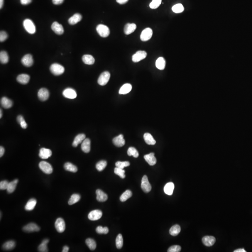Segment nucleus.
Instances as JSON below:
<instances>
[{"label": "nucleus", "mask_w": 252, "mask_h": 252, "mask_svg": "<svg viewBox=\"0 0 252 252\" xmlns=\"http://www.w3.org/2000/svg\"><path fill=\"white\" fill-rule=\"evenodd\" d=\"M23 25L24 29L28 33H30L31 34H33L35 33L36 29H35V25L32 22V21L29 19H25L23 21Z\"/></svg>", "instance_id": "nucleus-1"}, {"label": "nucleus", "mask_w": 252, "mask_h": 252, "mask_svg": "<svg viewBox=\"0 0 252 252\" xmlns=\"http://www.w3.org/2000/svg\"><path fill=\"white\" fill-rule=\"evenodd\" d=\"M50 71L54 75H60L65 72V68L60 64L55 63L51 65L50 67Z\"/></svg>", "instance_id": "nucleus-2"}, {"label": "nucleus", "mask_w": 252, "mask_h": 252, "mask_svg": "<svg viewBox=\"0 0 252 252\" xmlns=\"http://www.w3.org/2000/svg\"><path fill=\"white\" fill-rule=\"evenodd\" d=\"M97 32L101 37L106 38L110 34V30L109 27L104 24H99L96 28Z\"/></svg>", "instance_id": "nucleus-3"}, {"label": "nucleus", "mask_w": 252, "mask_h": 252, "mask_svg": "<svg viewBox=\"0 0 252 252\" xmlns=\"http://www.w3.org/2000/svg\"><path fill=\"white\" fill-rule=\"evenodd\" d=\"M39 168L43 172L47 174H50L53 173V168L49 163L45 161H42L39 164Z\"/></svg>", "instance_id": "nucleus-4"}, {"label": "nucleus", "mask_w": 252, "mask_h": 252, "mask_svg": "<svg viewBox=\"0 0 252 252\" xmlns=\"http://www.w3.org/2000/svg\"><path fill=\"white\" fill-rule=\"evenodd\" d=\"M110 78V74L109 72H104L99 76L98 83L101 86H105L109 82Z\"/></svg>", "instance_id": "nucleus-5"}, {"label": "nucleus", "mask_w": 252, "mask_h": 252, "mask_svg": "<svg viewBox=\"0 0 252 252\" xmlns=\"http://www.w3.org/2000/svg\"><path fill=\"white\" fill-rule=\"evenodd\" d=\"M141 188L144 192L148 193L150 192L151 185L148 181V178L147 176L144 175L141 180Z\"/></svg>", "instance_id": "nucleus-6"}, {"label": "nucleus", "mask_w": 252, "mask_h": 252, "mask_svg": "<svg viewBox=\"0 0 252 252\" xmlns=\"http://www.w3.org/2000/svg\"><path fill=\"white\" fill-rule=\"evenodd\" d=\"M153 35V31L150 28H147L141 32L140 38L141 41H147L150 40Z\"/></svg>", "instance_id": "nucleus-7"}, {"label": "nucleus", "mask_w": 252, "mask_h": 252, "mask_svg": "<svg viewBox=\"0 0 252 252\" xmlns=\"http://www.w3.org/2000/svg\"><path fill=\"white\" fill-rule=\"evenodd\" d=\"M55 226L56 230L58 233H63L65 230V222L62 218H59L56 220Z\"/></svg>", "instance_id": "nucleus-8"}, {"label": "nucleus", "mask_w": 252, "mask_h": 252, "mask_svg": "<svg viewBox=\"0 0 252 252\" xmlns=\"http://www.w3.org/2000/svg\"><path fill=\"white\" fill-rule=\"evenodd\" d=\"M147 55V54L146 51L139 50L133 55L132 61L135 63H137L146 58Z\"/></svg>", "instance_id": "nucleus-9"}, {"label": "nucleus", "mask_w": 252, "mask_h": 252, "mask_svg": "<svg viewBox=\"0 0 252 252\" xmlns=\"http://www.w3.org/2000/svg\"><path fill=\"white\" fill-rule=\"evenodd\" d=\"M40 230V227L36 224L34 223L28 224L23 227V230L27 233L38 232Z\"/></svg>", "instance_id": "nucleus-10"}, {"label": "nucleus", "mask_w": 252, "mask_h": 252, "mask_svg": "<svg viewBox=\"0 0 252 252\" xmlns=\"http://www.w3.org/2000/svg\"><path fill=\"white\" fill-rule=\"evenodd\" d=\"M102 212L101 210H95L91 212L88 215V218L90 220L92 221L98 220L102 218Z\"/></svg>", "instance_id": "nucleus-11"}, {"label": "nucleus", "mask_w": 252, "mask_h": 252, "mask_svg": "<svg viewBox=\"0 0 252 252\" xmlns=\"http://www.w3.org/2000/svg\"><path fill=\"white\" fill-rule=\"evenodd\" d=\"M21 62L23 65L26 67H31L32 66L33 64V60L32 55L29 54L25 55L22 58Z\"/></svg>", "instance_id": "nucleus-12"}, {"label": "nucleus", "mask_w": 252, "mask_h": 252, "mask_svg": "<svg viewBox=\"0 0 252 252\" xmlns=\"http://www.w3.org/2000/svg\"><path fill=\"white\" fill-rule=\"evenodd\" d=\"M63 95L64 97L66 98L73 99L76 98L77 93L74 89L71 88H68L65 89L63 91Z\"/></svg>", "instance_id": "nucleus-13"}, {"label": "nucleus", "mask_w": 252, "mask_h": 252, "mask_svg": "<svg viewBox=\"0 0 252 252\" xmlns=\"http://www.w3.org/2000/svg\"><path fill=\"white\" fill-rule=\"evenodd\" d=\"M51 29L58 35H61L64 33V30L63 26L57 22H55L53 23L51 25Z\"/></svg>", "instance_id": "nucleus-14"}, {"label": "nucleus", "mask_w": 252, "mask_h": 252, "mask_svg": "<svg viewBox=\"0 0 252 252\" xmlns=\"http://www.w3.org/2000/svg\"><path fill=\"white\" fill-rule=\"evenodd\" d=\"M49 92L47 89L45 88H41L38 92V98L42 101H45L49 97Z\"/></svg>", "instance_id": "nucleus-15"}, {"label": "nucleus", "mask_w": 252, "mask_h": 252, "mask_svg": "<svg viewBox=\"0 0 252 252\" xmlns=\"http://www.w3.org/2000/svg\"><path fill=\"white\" fill-rule=\"evenodd\" d=\"M202 241L205 246H211L215 243L216 239L213 236H206L203 238Z\"/></svg>", "instance_id": "nucleus-16"}, {"label": "nucleus", "mask_w": 252, "mask_h": 252, "mask_svg": "<svg viewBox=\"0 0 252 252\" xmlns=\"http://www.w3.org/2000/svg\"><path fill=\"white\" fill-rule=\"evenodd\" d=\"M113 143L118 147H121L125 144V141L123 138L122 135H120L116 137H114L113 140Z\"/></svg>", "instance_id": "nucleus-17"}, {"label": "nucleus", "mask_w": 252, "mask_h": 252, "mask_svg": "<svg viewBox=\"0 0 252 252\" xmlns=\"http://www.w3.org/2000/svg\"><path fill=\"white\" fill-rule=\"evenodd\" d=\"M52 155V152L50 149L42 148L39 151V156L43 159H46Z\"/></svg>", "instance_id": "nucleus-18"}, {"label": "nucleus", "mask_w": 252, "mask_h": 252, "mask_svg": "<svg viewBox=\"0 0 252 252\" xmlns=\"http://www.w3.org/2000/svg\"><path fill=\"white\" fill-rule=\"evenodd\" d=\"M144 158L150 165L153 166L156 164V159L154 153L146 155L144 156Z\"/></svg>", "instance_id": "nucleus-19"}, {"label": "nucleus", "mask_w": 252, "mask_h": 252, "mask_svg": "<svg viewBox=\"0 0 252 252\" xmlns=\"http://www.w3.org/2000/svg\"><path fill=\"white\" fill-rule=\"evenodd\" d=\"M82 151L86 153H89L91 150V141L88 138H86L82 142L81 144Z\"/></svg>", "instance_id": "nucleus-20"}, {"label": "nucleus", "mask_w": 252, "mask_h": 252, "mask_svg": "<svg viewBox=\"0 0 252 252\" xmlns=\"http://www.w3.org/2000/svg\"><path fill=\"white\" fill-rule=\"evenodd\" d=\"M96 194L97 195L96 199L99 202H105L108 199L107 194L102 191L101 190H97V191H96Z\"/></svg>", "instance_id": "nucleus-21"}, {"label": "nucleus", "mask_w": 252, "mask_h": 252, "mask_svg": "<svg viewBox=\"0 0 252 252\" xmlns=\"http://www.w3.org/2000/svg\"><path fill=\"white\" fill-rule=\"evenodd\" d=\"M136 29V24L128 23L125 26L124 31L126 35H128L134 32Z\"/></svg>", "instance_id": "nucleus-22"}, {"label": "nucleus", "mask_w": 252, "mask_h": 252, "mask_svg": "<svg viewBox=\"0 0 252 252\" xmlns=\"http://www.w3.org/2000/svg\"><path fill=\"white\" fill-rule=\"evenodd\" d=\"M17 81L20 84H26L29 83L30 80V76L26 74H20L16 78Z\"/></svg>", "instance_id": "nucleus-23"}, {"label": "nucleus", "mask_w": 252, "mask_h": 252, "mask_svg": "<svg viewBox=\"0 0 252 252\" xmlns=\"http://www.w3.org/2000/svg\"><path fill=\"white\" fill-rule=\"evenodd\" d=\"M82 19V16L79 13H76L73 16L69 19L68 23L71 25H75L77 23L80 22Z\"/></svg>", "instance_id": "nucleus-24"}, {"label": "nucleus", "mask_w": 252, "mask_h": 252, "mask_svg": "<svg viewBox=\"0 0 252 252\" xmlns=\"http://www.w3.org/2000/svg\"><path fill=\"white\" fill-rule=\"evenodd\" d=\"M86 139V135L84 133H80L76 136L72 143V146L77 147L79 144L81 143Z\"/></svg>", "instance_id": "nucleus-25"}, {"label": "nucleus", "mask_w": 252, "mask_h": 252, "mask_svg": "<svg viewBox=\"0 0 252 252\" xmlns=\"http://www.w3.org/2000/svg\"><path fill=\"white\" fill-rule=\"evenodd\" d=\"M144 140L145 143L148 145H154L156 143V141L154 139L153 136L150 133H146L143 136Z\"/></svg>", "instance_id": "nucleus-26"}, {"label": "nucleus", "mask_w": 252, "mask_h": 252, "mask_svg": "<svg viewBox=\"0 0 252 252\" xmlns=\"http://www.w3.org/2000/svg\"><path fill=\"white\" fill-rule=\"evenodd\" d=\"M174 184L172 182H169L165 185L164 187V192L165 194L168 195H172L174 189Z\"/></svg>", "instance_id": "nucleus-27"}, {"label": "nucleus", "mask_w": 252, "mask_h": 252, "mask_svg": "<svg viewBox=\"0 0 252 252\" xmlns=\"http://www.w3.org/2000/svg\"><path fill=\"white\" fill-rule=\"evenodd\" d=\"M1 106L4 109H8L11 107L13 106V102L11 100L7 98V97L2 98L1 101Z\"/></svg>", "instance_id": "nucleus-28"}, {"label": "nucleus", "mask_w": 252, "mask_h": 252, "mask_svg": "<svg viewBox=\"0 0 252 252\" xmlns=\"http://www.w3.org/2000/svg\"><path fill=\"white\" fill-rule=\"evenodd\" d=\"M132 86L130 84H123L119 90V94H125L129 93L132 90Z\"/></svg>", "instance_id": "nucleus-29"}, {"label": "nucleus", "mask_w": 252, "mask_h": 252, "mask_svg": "<svg viewBox=\"0 0 252 252\" xmlns=\"http://www.w3.org/2000/svg\"><path fill=\"white\" fill-rule=\"evenodd\" d=\"M37 204V200L34 199H31L28 201L25 205V209L26 211H30L34 209L35 205Z\"/></svg>", "instance_id": "nucleus-30"}, {"label": "nucleus", "mask_w": 252, "mask_h": 252, "mask_svg": "<svg viewBox=\"0 0 252 252\" xmlns=\"http://www.w3.org/2000/svg\"><path fill=\"white\" fill-rule=\"evenodd\" d=\"M166 62L164 58L160 57L158 58L155 62V66L159 70H163L165 67Z\"/></svg>", "instance_id": "nucleus-31"}, {"label": "nucleus", "mask_w": 252, "mask_h": 252, "mask_svg": "<svg viewBox=\"0 0 252 252\" xmlns=\"http://www.w3.org/2000/svg\"><path fill=\"white\" fill-rule=\"evenodd\" d=\"M82 61L86 65H92L94 63L95 60L92 55H84L82 57Z\"/></svg>", "instance_id": "nucleus-32"}, {"label": "nucleus", "mask_w": 252, "mask_h": 252, "mask_svg": "<svg viewBox=\"0 0 252 252\" xmlns=\"http://www.w3.org/2000/svg\"><path fill=\"white\" fill-rule=\"evenodd\" d=\"M18 182V180L17 179H15L14 181L9 182L8 187L7 188V191L9 193H12L15 191L16 188V185Z\"/></svg>", "instance_id": "nucleus-33"}, {"label": "nucleus", "mask_w": 252, "mask_h": 252, "mask_svg": "<svg viewBox=\"0 0 252 252\" xmlns=\"http://www.w3.org/2000/svg\"><path fill=\"white\" fill-rule=\"evenodd\" d=\"M64 168L67 171H70L72 172H76L78 171V168L74 165V164H72L71 163H66L64 165Z\"/></svg>", "instance_id": "nucleus-34"}, {"label": "nucleus", "mask_w": 252, "mask_h": 252, "mask_svg": "<svg viewBox=\"0 0 252 252\" xmlns=\"http://www.w3.org/2000/svg\"><path fill=\"white\" fill-rule=\"evenodd\" d=\"M181 231V227L178 225L172 226L170 230V234L172 236H176L178 235Z\"/></svg>", "instance_id": "nucleus-35"}, {"label": "nucleus", "mask_w": 252, "mask_h": 252, "mask_svg": "<svg viewBox=\"0 0 252 252\" xmlns=\"http://www.w3.org/2000/svg\"><path fill=\"white\" fill-rule=\"evenodd\" d=\"M0 61L1 64H7L9 61V57L7 52L1 51L0 53Z\"/></svg>", "instance_id": "nucleus-36"}, {"label": "nucleus", "mask_w": 252, "mask_h": 252, "mask_svg": "<svg viewBox=\"0 0 252 252\" xmlns=\"http://www.w3.org/2000/svg\"><path fill=\"white\" fill-rule=\"evenodd\" d=\"M16 243L13 241H9L5 242L2 246V248L6 250H11L15 248Z\"/></svg>", "instance_id": "nucleus-37"}, {"label": "nucleus", "mask_w": 252, "mask_h": 252, "mask_svg": "<svg viewBox=\"0 0 252 252\" xmlns=\"http://www.w3.org/2000/svg\"><path fill=\"white\" fill-rule=\"evenodd\" d=\"M86 243L91 250H94L96 249V243L94 239L91 238L87 239Z\"/></svg>", "instance_id": "nucleus-38"}, {"label": "nucleus", "mask_w": 252, "mask_h": 252, "mask_svg": "<svg viewBox=\"0 0 252 252\" xmlns=\"http://www.w3.org/2000/svg\"><path fill=\"white\" fill-rule=\"evenodd\" d=\"M132 196V192L130 190L126 191L120 197V200L121 202H125Z\"/></svg>", "instance_id": "nucleus-39"}, {"label": "nucleus", "mask_w": 252, "mask_h": 252, "mask_svg": "<svg viewBox=\"0 0 252 252\" xmlns=\"http://www.w3.org/2000/svg\"><path fill=\"white\" fill-rule=\"evenodd\" d=\"M80 196L78 194H73L72 195L70 199L68 201V204L69 205L72 204L77 203L80 200Z\"/></svg>", "instance_id": "nucleus-40"}, {"label": "nucleus", "mask_w": 252, "mask_h": 252, "mask_svg": "<svg viewBox=\"0 0 252 252\" xmlns=\"http://www.w3.org/2000/svg\"><path fill=\"white\" fill-rule=\"evenodd\" d=\"M107 165V162L105 160H102L96 164V168L99 171H102L104 170Z\"/></svg>", "instance_id": "nucleus-41"}, {"label": "nucleus", "mask_w": 252, "mask_h": 252, "mask_svg": "<svg viewBox=\"0 0 252 252\" xmlns=\"http://www.w3.org/2000/svg\"><path fill=\"white\" fill-rule=\"evenodd\" d=\"M172 10L174 13H180L184 11V7L182 4H177L172 7Z\"/></svg>", "instance_id": "nucleus-42"}, {"label": "nucleus", "mask_w": 252, "mask_h": 252, "mask_svg": "<svg viewBox=\"0 0 252 252\" xmlns=\"http://www.w3.org/2000/svg\"><path fill=\"white\" fill-rule=\"evenodd\" d=\"M128 155L129 156H133L135 158H138L139 156V153L138 151L136 150V148L133 147H130L128 150Z\"/></svg>", "instance_id": "nucleus-43"}, {"label": "nucleus", "mask_w": 252, "mask_h": 252, "mask_svg": "<svg viewBox=\"0 0 252 252\" xmlns=\"http://www.w3.org/2000/svg\"><path fill=\"white\" fill-rule=\"evenodd\" d=\"M123 237L121 234H119L116 238V246L118 249H121L123 246Z\"/></svg>", "instance_id": "nucleus-44"}, {"label": "nucleus", "mask_w": 252, "mask_h": 252, "mask_svg": "<svg viewBox=\"0 0 252 252\" xmlns=\"http://www.w3.org/2000/svg\"><path fill=\"white\" fill-rule=\"evenodd\" d=\"M129 165H130V163L128 161H125V162L118 161L115 163L116 167L120 169H123L125 167L129 166Z\"/></svg>", "instance_id": "nucleus-45"}, {"label": "nucleus", "mask_w": 252, "mask_h": 252, "mask_svg": "<svg viewBox=\"0 0 252 252\" xmlns=\"http://www.w3.org/2000/svg\"><path fill=\"white\" fill-rule=\"evenodd\" d=\"M114 172L115 174L119 176L121 178H124L126 176L125 174V171L124 170H123V169L116 167L114 169Z\"/></svg>", "instance_id": "nucleus-46"}, {"label": "nucleus", "mask_w": 252, "mask_h": 252, "mask_svg": "<svg viewBox=\"0 0 252 252\" xmlns=\"http://www.w3.org/2000/svg\"><path fill=\"white\" fill-rule=\"evenodd\" d=\"M17 121L19 123L21 126L23 128H27V124L26 122L25 121L24 118L22 116V115H19L17 118Z\"/></svg>", "instance_id": "nucleus-47"}, {"label": "nucleus", "mask_w": 252, "mask_h": 252, "mask_svg": "<svg viewBox=\"0 0 252 252\" xmlns=\"http://www.w3.org/2000/svg\"><path fill=\"white\" fill-rule=\"evenodd\" d=\"M96 231L99 234H106L109 233V229L107 227H102V226H99L96 228Z\"/></svg>", "instance_id": "nucleus-48"}, {"label": "nucleus", "mask_w": 252, "mask_h": 252, "mask_svg": "<svg viewBox=\"0 0 252 252\" xmlns=\"http://www.w3.org/2000/svg\"><path fill=\"white\" fill-rule=\"evenodd\" d=\"M162 0H153L150 4V7L152 9H156L160 6Z\"/></svg>", "instance_id": "nucleus-49"}, {"label": "nucleus", "mask_w": 252, "mask_h": 252, "mask_svg": "<svg viewBox=\"0 0 252 252\" xmlns=\"http://www.w3.org/2000/svg\"><path fill=\"white\" fill-rule=\"evenodd\" d=\"M181 250V247L180 246L174 245L170 246L168 249V252H179Z\"/></svg>", "instance_id": "nucleus-50"}, {"label": "nucleus", "mask_w": 252, "mask_h": 252, "mask_svg": "<svg viewBox=\"0 0 252 252\" xmlns=\"http://www.w3.org/2000/svg\"><path fill=\"white\" fill-rule=\"evenodd\" d=\"M47 244L46 243L42 242L40 245L38 246V251L40 252H48V248H47Z\"/></svg>", "instance_id": "nucleus-51"}, {"label": "nucleus", "mask_w": 252, "mask_h": 252, "mask_svg": "<svg viewBox=\"0 0 252 252\" xmlns=\"http://www.w3.org/2000/svg\"><path fill=\"white\" fill-rule=\"evenodd\" d=\"M9 182L7 180H4L0 182V189L1 190H7Z\"/></svg>", "instance_id": "nucleus-52"}, {"label": "nucleus", "mask_w": 252, "mask_h": 252, "mask_svg": "<svg viewBox=\"0 0 252 252\" xmlns=\"http://www.w3.org/2000/svg\"><path fill=\"white\" fill-rule=\"evenodd\" d=\"M8 35L5 31H2L0 32V41L1 42H3L7 39Z\"/></svg>", "instance_id": "nucleus-53"}, {"label": "nucleus", "mask_w": 252, "mask_h": 252, "mask_svg": "<svg viewBox=\"0 0 252 252\" xmlns=\"http://www.w3.org/2000/svg\"><path fill=\"white\" fill-rule=\"evenodd\" d=\"M31 1L32 0H20L21 4L24 5L29 4L31 2Z\"/></svg>", "instance_id": "nucleus-54"}, {"label": "nucleus", "mask_w": 252, "mask_h": 252, "mask_svg": "<svg viewBox=\"0 0 252 252\" xmlns=\"http://www.w3.org/2000/svg\"><path fill=\"white\" fill-rule=\"evenodd\" d=\"M64 0H53V4L55 5H60L63 3Z\"/></svg>", "instance_id": "nucleus-55"}, {"label": "nucleus", "mask_w": 252, "mask_h": 252, "mask_svg": "<svg viewBox=\"0 0 252 252\" xmlns=\"http://www.w3.org/2000/svg\"><path fill=\"white\" fill-rule=\"evenodd\" d=\"M4 148L3 147H2V146H1V147H0V157H1H1L4 155Z\"/></svg>", "instance_id": "nucleus-56"}, {"label": "nucleus", "mask_w": 252, "mask_h": 252, "mask_svg": "<svg viewBox=\"0 0 252 252\" xmlns=\"http://www.w3.org/2000/svg\"><path fill=\"white\" fill-rule=\"evenodd\" d=\"M128 0H116L117 2L120 4H124L127 3Z\"/></svg>", "instance_id": "nucleus-57"}, {"label": "nucleus", "mask_w": 252, "mask_h": 252, "mask_svg": "<svg viewBox=\"0 0 252 252\" xmlns=\"http://www.w3.org/2000/svg\"><path fill=\"white\" fill-rule=\"evenodd\" d=\"M69 250V248L68 246H65L63 248L62 252H68Z\"/></svg>", "instance_id": "nucleus-58"}, {"label": "nucleus", "mask_w": 252, "mask_h": 252, "mask_svg": "<svg viewBox=\"0 0 252 252\" xmlns=\"http://www.w3.org/2000/svg\"><path fill=\"white\" fill-rule=\"evenodd\" d=\"M234 252H246V251L244 250V249L239 248L237 250H234Z\"/></svg>", "instance_id": "nucleus-59"}, {"label": "nucleus", "mask_w": 252, "mask_h": 252, "mask_svg": "<svg viewBox=\"0 0 252 252\" xmlns=\"http://www.w3.org/2000/svg\"><path fill=\"white\" fill-rule=\"evenodd\" d=\"M4 0H0V8L1 9L4 5Z\"/></svg>", "instance_id": "nucleus-60"}, {"label": "nucleus", "mask_w": 252, "mask_h": 252, "mask_svg": "<svg viewBox=\"0 0 252 252\" xmlns=\"http://www.w3.org/2000/svg\"><path fill=\"white\" fill-rule=\"evenodd\" d=\"M2 110H1H1H0V118H1L2 117Z\"/></svg>", "instance_id": "nucleus-61"}]
</instances>
